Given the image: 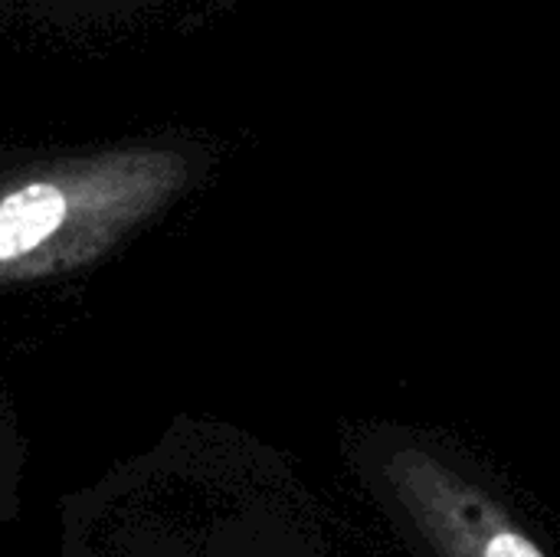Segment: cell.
<instances>
[{"label": "cell", "instance_id": "obj_1", "mask_svg": "<svg viewBox=\"0 0 560 557\" xmlns=\"http://www.w3.org/2000/svg\"><path fill=\"white\" fill-rule=\"evenodd\" d=\"M174 167L171 158L151 151L108 154L59 171L30 174L0 190V269L30 263L49 250L72 223L125 213L131 200H151Z\"/></svg>", "mask_w": 560, "mask_h": 557}, {"label": "cell", "instance_id": "obj_2", "mask_svg": "<svg viewBox=\"0 0 560 557\" xmlns=\"http://www.w3.org/2000/svg\"><path fill=\"white\" fill-rule=\"evenodd\" d=\"M387 483L440 557H545L495 502L430 453H394Z\"/></svg>", "mask_w": 560, "mask_h": 557}, {"label": "cell", "instance_id": "obj_3", "mask_svg": "<svg viewBox=\"0 0 560 557\" xmlns=\"http://www.w3.org/2000/svg\"><path fill=\"white\" fill-rule=\"evenodd\" d=\"M33 3H49V0H33ZM72 3L79 13H131L141 7V0H62Z\"/></svg>", "mask_w": 560, "mask_h": 557}]
</instances>
